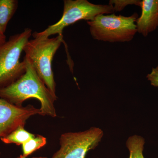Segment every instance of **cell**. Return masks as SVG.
Wrapping results in <instances>:
<instances>
[{
    "mask_svg": "<svg viewBox=\"0 0 158 158\" xmlns=\"http://www.w3.org/2000/svg\"><path fill=\"white\" fill-rule=\"evenodd\" d=\"M23 60L26 64L25 73L11 85L0 88V98L19 106H22L27 99L36 98L40 102L41 116L56 117L54 103L57 95L46 86L30 61L25 57Z\"/></svg>",
    "mask_w": 158,
    "mask_h": 158,
    "instance_id": "obj_1",
    "label": "cell"
},
{
    "mask_svg": "<svg viewBox=\"0 0 158 158\" xmlns=\"http://www.w3.org/2000/svg\"><path fill=\"white\" fill-rule=\"evenodd\" d=\"M63 42V35L53 38H34L29 40L23 49L25 57L32 64L46 86L56 95V83L52 63L55 54Z\"/></svg>",
    "mask_w": 158,
    "mask_h": 158,
    "instance_id": "obj_2",
    "label": "cell"
},
{
    "mask_svg": "<svg viewBox=\"0 0 158 158\" xmlns=\"http://www.w3.org/2000/svg\"><path fill=\"white\" fill-rule=\"evenodd\" d=\"M115 11L112 5H95L87 0H64L63 11L59 21L40 32H34V38H45L58 34L62 35L66 27L81 20L92 21L100 15L111 14Z\"/></svg>",
    "mask_w": 158,
    "mask_h": 158,
    "instance_id": "obj_3",
    "label": "cell"
},
{
    "mask_svg": "<svg viewBox=\"0 0 158 158\" xmlns=\"http://www.w3.org/2000/svg\"><path fill=\"white\" fill-rule=\"evenodd\" d=\"M31 35L32 30L26 28L0 46V88L11 85L25 73V61L19 59Z\"/></svg>",
    "mask_w": 158,
    "mask_h": 158,
    "instance_id": "obj_4",
    "label": "cell"
},
{
    "mask_svg": "<svg viewBox=\"0 0 158 158\" xmlns=\"http://www.w3.org/2000/svg\"><path fill=\"white\" fill-rule=\"evenodd\" d=\"M138 18L136 13L128 17L100 15L87 23L94 39L110 42H128L137 32L135 23Z\"/></svg>",
    "mask_w": 158,
    "mask_h": 158,
    "instance_id": "obj_5",
    "label": "cell"
},
{
    "mask_svg": "<svg viewBox=\"0 0 158 158\" xmlns=\"http://www.w3.org/2000/svg\"><path fill=\"white\" fill-rule=\"evenodd\" d=\"M103 135L102 130L96 127L64 133L59 138L60 148L52 158H85L90 151L98 146Z\"/></svg>",
    "mask_w": 158,
    "mask_h": 158,
    "instance_id": "obj_6",
    "label": "cell"
},
{
    "mask_svg": "<svg viewBox=\"0 0 158 158\" xmlns=\"http://www.w3.org/2000/svg\"><path fill=\"white\" fill-rule=\"evenodd\" d=\"M36 115H41V111L33 105L19 106L0 98V140L19 127H25L27 120Z\"/></svg>",
    "mask_w": 158,
    "mask_h": 158,
    "instance_id": "obj_7",
    "label": "cell"
},
{
    "mask_svg": "<svg viewBox=\"0 0 158 158\" xmlns=\"http://www.w3.org/2000/svg\"><path fill=\"white\" fill-rule=\"evenodd\" d=\"M141 14L136 20L137 32L144 37L158 27V0H143Z\"/></svg>",
    "mask_w": 158,
    "mask_h": 158,
    "instance_id": "obj_8",
    "label": "cell"
},
{
    "mask_svg": "<svg viewBox=\"0 0 158 158\" xmlns=\"http://www.w3.org/2000/svg\"><path fill=\"white\" fill-rule=\"evenodd\" d=\"M17 0H0V32L5 34L7 25L17 10Z\"/></svg>",
    "mask_w": 158,
    "mask_h": 158,
    "instance_id": "obj_9",
    "label": "cell"
},
{
    "mask_svg": "<svg viewBox=\"0 0 158 158\" xmlns=\"http://www.w3.org/2000/svg\"><path fill=\"white\" fill-rule=\"evenodd\" d=\"M36 135L30 133L25 129L24 127L21 126L6 136L1 138V140L5 144H15L18 146L22 145L24 143Z\"/></svg>",
    "mask_w": 158,
    "mask_h": 158,
    "instance_id": "obj_10",
    "label": "cell"
},
{
    "mask_svg": "<svg viewBox=\"0 0 158 158\" xmlns=\"http://www.w3.org/2000/svg\"><path fill=\"white\" fill-rule=\"evenodd\" d=\"M145 140L141 136L134 135L128 138L126 146L130 153L129 158H144L143 154Z\"/></svg>",
    "mask_w": 158,
    "mask_h": 158,
    "instance_id": "obj_11",
    "label": "cell"
},
{
    "mask_svg": "<svg viewBox=\"0 0 158 158\" xmlns=\"http://www.w3.org/2000/svg\"><path fill=\"white\" fill-rule=\"evenodd\" d=\"M47 143L45 137L41 135H37L31 138L22 145L23 154L24 157L27 158L34 152L44 147Z\"/></svg>",
    "mask_w": 158,
    "mask_h": 158,
    "instance_id": "obj_12",
    "label": "cell"
},
{
    "mask_svg": "<svg viewBox=\"0 0 158 158\" xmlns=\"http://www.w3.org/2000/svg\"><path fill=\"white\" fill-rule=\"evenodd\" d=\"M140 2L141 1H110V5L113 6L115 11H120L129 4L140 6Z\"/></svg>",
    "mask_w": 158,
    "mask_h": 158,
    "instance_id": "obj_13",
    "label": "cell"
},
{
    "mask_svg": "<svg viewBox=\"0 0 158 158\" xmlns=\"http://www.w3.org/2000/svg\"><path fill=\"white\" fill-rule=\"evenodd\" d=\"M148 80L151 85L154 87H158V65L156 68H153L150 73L147 76Z\"/></svg>",
    "mask_w": 158,
    "mask_h": 158,
    "instance_id": "obj_14",
    "label": "cell"
},
{
    "mask_svg": "<svg viewBox=\"0 0 158 158\" xmlns=\"http://www.w3.org/2000/svg\"><path fill=\"white\" fill-rule=\"evenodd\" d=\"M7 41L6 40V36L5 34L0 32V46L4 44L6 41Z\"/></svg>",
    "mask_w": 158,
    "mask_h": 158,
    "instance_id": "obj_15",
    "label": "cell"
},
{
    "mask_svg": "<svg viewBox=\"0 0 158 158\" xmlns=\"http://www.w3.org/2000/svg\"><path fill=\"white\" fill-rule=\"evenodd\" d=\"M27 158L26 157H24L22 155H20L17 158ZM32 158H48L47 157H33Z\"/></svg>",
    "mask_w": 158,
    "mask_h": 158,
    "instance_id": "obj_16",
    "label": "cell"
},
{
    "mask_svg": "<svg viewBox=\"0 0 158 158\" xmlns=\"http://www.w3.org/2000/svg\"><path fill=\"white\" fill-rule=\"evenodd\" d=\"M1 151H0V155H1Z\"/></svg>",
    "mask_w": 158,
    "mask_h": 158,
    "instance_id": "obj_17",
    "label": "cell"
},
{
    "mask_svg": "<svg viewBox=\"0 0 158 158\" xmlns=\"http://www.w3.org/2000/svg\"></svg>",
    "mask_w": 158,
    "mask_h": 158,
    "instance_id": "obj_18",
    "label": "cell"
}]
</instances>
